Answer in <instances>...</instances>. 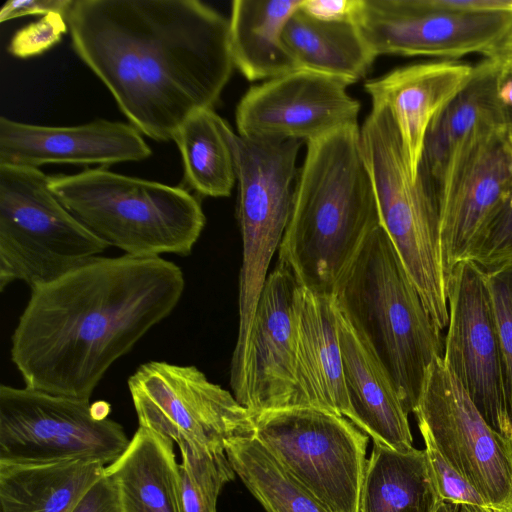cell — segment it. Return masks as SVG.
<instances>
[{
	"mask_svg": "<svg viewBox=\"0 0 512 512\" xmlns=\"http://www.w3.org/2000/svg\"><path fill=\"white\" fill-rule=\"evenodd\" d=\"M66 21L75 53L156 141L213 109L235 67L229 20L198 0H73Z\"/></svg>",
	"mask_w": 512,
	"mask_h": 512,
	"instance_id": "6da1fadb",
	"label": "cell"
},
{
	"mask_svg": "<svg viewBox=\"0 0 512 512\" xmlns=\"http://www.w3.org/2000/svg\"><path fill=\"white\" fill-rule=\"evenodd\" d=\"M185 288L162 257L97 256L31 289L11 337L25 386L90 399L112 364L168 317Z\"/></svg>",
	"mask_w": 512,
	"mask_h": 512,
	"instance_id": "7a4b0ae2",
	"label": "cell"
},
{
	"mask_svg": "<svg viewBox=\"0 0 512 512\" xmlns=\"http://www.w3.org/2000/svg\"><path fill=\"white\" fill-rule=\"evenodd\" d=\"M293 190L278 261L307 289L335 295L363 244L381 225L358 124L307 142Z\"/></svg>",
	"mask_w": 512,
	"mask_h": 512,
	"instance_id": "3957f363",
	"label": "cell"
},
{
	"mask_svg": "<svg viewBox=\"0 0 512 512\" xmlns=\"http://www.w3.org/2000/svg\"><path fill=\"white\" fill-rule=\"evenodd\" d=\"M340 310L388 371L408 413L414 411L444 338L385 229L367 238L341 280Z\"/></svg>",
	"mask_w": 512,
	"mask_h": 512,
	"instance_id": "277c9868",
	"label": "cell"
},
{
	"mask_svg": "<svg viewBox=\"0 0 512 512\" xmlns=\"http://www.w3.org/2000/svg\"><path fill=\"white\" fill-rule=\"evenodd\" d=\"M49 186L94 235L135 257L187 256L206 223L185 189L102 167L49 176Z\"/></svg>",
	"mask_w": 512,
	"mask_h": 512,
	"instance_id": "5b68a950",
	"label": "cell"
},
{
	"mask_svg": "<svg viewBox=\"0 0 512 512\" xmlns=\"http://www.w3.org/2000/svg\"><path fill=\"white\" fill-rule=\"evenodd\" d=\"M361 148L382 227L423 303L443 331L449 311L440 250V209L425 182L410 174L397 123L385 105H372L360 128Z\"/></svg>",
	"mask_w": 512,
	"mask_h": 512,
	"instance_id": "8992f818",
	"label": "cell"
},
{
	"mask_svg": "<svg viewBox=\"0 0 512 512\" xmlns=\"http://www.w3.org/2000/svg\"><path fill=\"white\" fill-rule=\"evenodd\" d=\"M109 245L59 201L38 168L0 165V290L52 282Z\"/></svg>",
	"mask_w": 512,
	"mask_h": 512,
	"instance_id": "52a82bcc",
	"label": "cell"
},
{
	"mask_svg": "<svg viewBox=\"0 0 512 512\" xmlns=\"http://www.w3.org/2000/svg\"><path fill=\"white\" fill-rule=\"evenodd\" d=\"M238 184L237 219L242 237L239 327L232 361L246 346L268 268L279 248L293 204L292 181L301 141L254 140L228 127Z\"/></svg>",
	"mask_w": 512,
	"mask_h": 512,
	"instance_id": "ba28073f",
	"label": "cell"
},
{
	"mask_svg": "<svg viewBox=\"0 0 512 512\" xmlns=\"http://www.w3.org/2000/svg\"><path fill=\"white\" fill-rule=\"evenodd\" d=\"M107 403L0 386V463L45 465L71 461L106 466L126 450L123 427Z\"/></svg>",
	"mask_w": 512,
	"mask_h": 512,
	"instance_id": "9c48e42d",
	"label": "cell"
},
{
	"mask_svg": "<svg viewBox=\"0 0 512 512\" xmlns=\"http://www.w3.org/2000/svg\"><path fill=\"white\" fill-rule=\"evenodd\" d=\"M254 436L330 512H358L369 436L349 419L315 407L265 411Z\"/></svg>",
	"mask_w": 512,
	"mask_h": 512,
	"instance_id": "30bf717a",
	"label": "cell"
},
{
	"mask_svg": "<svg viewBox=\"0 0 512 512\" xmlns=\"http://www.w3.org/2000/svg\"><path fill=\"white\" fill-rule=\"evenodd\" d=\"M128 388L139 426L178 446L225 452L229 441L254 435L250 411L193 365L143 363Z\"/></svg>",
	"mask_w": 512,
	"mask_h": 512,
	"instance_id": "8fae6325",
	"label": "cell"
},
{
	"mask_svg": "<svg viewBox=\"0 0 512 512\" xmlns=\"http://www.w3.org/2000/svg\"><path fill=\"white\" fill-rule=\"evenodd\" d=\"M420 433L497 512H512V438L495 430L436 357L413 411Z\"/></svg>",
	"mask_w": 512,
	"mask_h": 512,
	"instance_id": "7c38bea8",
	"label": "cell"
},
{
	"mask_svg": "<svg viewBox=\"0 0 512 512\" xmlns=\"http://www.w3.org/2000/svg\"><path fill=\"white\" fill-rule=\"evenodd\" d=\"M449 311L443 361L484 419L512 438L503 357L486 272L459 262L446 280Z\"/></svg>",
	"mask_w": 512,
	"mask_h": 512,
	"instance_id": "4fadbf2b",
	"label": "cell"
},
{
	"mask_svg": "<svg viewBox=\"0 0 512 512\" xmlns=\"http://www.w3.org/2000/svg\"><path fill=\"white\" fill-rule=\"evenodd\" d=\"M353 19L376 56L489 58L512 34V13L446 11L428 0H357Z\"/></svg>",
	"mask_w": 512,
	"mask_h": 512,
	"instance_id": "5bb4252c",
	"label": "cell"
},
{
	"mask_svg": "<svg viewBox=\"0 0 512 512\" xmlns=\"http://www.w3.org/2000/svg\"><path fill=\"white\" fill-rule=\"evenodd\" d=\"M345 79L305 68L251 87L236 112L238 135L254 140L309 142L358 124L360 102Z\"/></svg>",
	"mask_w": 512,
	"mask_h": 512,
	"instance_id": "9a60e30c",
	"label": "cell"
},
{
	"mask_svg": "<svg viewBox=\"0 0 512 512\" xmlns=\"http://www.w3.org/2000/svg\"><path fill=\"white\" fill-rule=\"evenodd\" d=\"M299 285L292 269L278 261L262 288L244 351L231 362L233 395L253 416L292 407Z\"/></svg>",
	"mask_w": 512,
	"mask_h": 512,
	"instance_id": "2e32d148",
	"label": "cell"
},
{
	"mask_svg": "<svg viewBox=\"0 0 512 512\" xmlns=\"http://www.w3.org/2000/svg\"><path fill=\"white\" fill-rule=\"evenodd\" d=\"M512 188L505 129L490 133L459 158L440 197V250L446 280L469 260Z\"/></svg>",
	"mask_w": 512,
	"mask_h": 512,
	"instance_id": "e0dca14e",
	"label": "cell"
},
{
	"mask_svg": "<svg viewBox=\"0 0 512 512\" xmlns=\"http://www.w3.org/2000/svg\"><path fill=\"white\" fill-rule=\"evenodd\" d=\"M152 154L131 124L98 119L77 126H44L0 118V165L138 162Z\"/></svg>",
	"mask_w": 512,
	"mask_h": 512,
	"instance_id": "ac0fdd59",
	"label": "cell"
},
{
	"mask_svg": "<svg viewBox=\"0 0 512 512\" xmlns=\"http://www.w3.org/2000/svg\"><path fill=\"white\" fill-rule=\"evenodd\" d=\"M502 71L499 57H485L474 65L468 84L427 130L418 175L439 209L441 193L459 158L479 139L506 127L499 98Z\"/></svg>",
	"mask_w": 512,
	"mask_h": 512,
	"instance_id": "d6986e66",
	"label": "cell"
},
{
	"mask_svg": "<svg viewBox=\"0 0 512 512\" xmlns=\"http://www.w3.org/2000/svg\"><path fill=\"white\" fill-rule=\"evenodd\" d=\"M473 71L474 65L465 62L431 61L400 67L365 83L372 105L387 106L397 123L413 180L429 126L465 88Z\"/></svg>",
	"mask_w": 512,
	"mask_h": 512,
	"instance_id": "ffe728a7",
	"label": "cell"
},
{
	"mask_svg": "<svg viewBox=\"0 0 512 512\" xmlns=\"http://www.w3.org/2000/svg\"><path fill=\"white\" fill-rule=\"evenodd\" d=\"M295 312V389L292 407L320 408L352 422L335 295L318 294L300 284Z\"/></svg>",
	"mask_w": 512,
	"mask_h": 512,
	"instance_id": "44dd1931",
	"label": "cell"
},
{
	"mask_svg": "<svg viewBox=\"0 0 512 512\" xmlns=\"http://www.w3.org/2000/svg\"><path fill=\"white\" fill-rule=\"evenodd\" d=\"M338 325L352 423L374 444L402 452L412 449L409 413L388 371L339 306Z\"/></svg>",
	"mask_w": 512,
	"mask_h": 512,
	"instance_id": "7402d4cb",
	"label": "cell"
},
{
	"mask_svg": "<svg viewBox=\"0 0 512 512\" xmlns=\"http://www.w3.org/2000/svg\"><path fill=\"white\" fill-rule=\"evenodd\" d=\"M104 473L117 485L123 512H180L179 464L172 440L139 426Z\"/></svg>",
	"mask_w": 512,
	"mask_h": 512,
	"instance_id": "603a6c76",
	"label": "cell"
},
{
	"mask_svg": "<svg viewBox=\"0 0 512 512\" xmlns=\"http://www.w3.org/2000/svg\"><path fill=\"white\" fill-rule=\"evenodd\" d=\"M442 500L425 448L402 452L373 445L358 512H437Z\"/></svg>",
	"mask_w": 512,
	"mask_h": 512,
	"instance_id": "cb8c5ba5",
	"label": "cell"
},
{
	"mask_svg": "<svg viewBox=\"0 0 512 512\" xmlns=\"http://www.w3.org/2000/svg\"><path fill=\"white\" fill-rule=\"evenodd\" d=\"M303 0H234L229 43L234 66L249 81L269 80L299 68L283 31Z\"/></svg>",
	"mask_w": 512,
	"mask_h": 512,
	"instance_id": "d4e9b609",
	"label": "cell"
},
{
	"mask_svg": "<svg viewBox=\"0 0 512 512\" xmlns=\"http://www.w3.org/2000/svg\"><path fill=\"white\" fill-rule=\"evenodd\" d=\"M283 40L299 68L351 84L369 72L377 57L354 19L323 20L301 8L286 23Z\"/></svg>",
	"mask_w": 512,
	"mask_h": 512,
	"instance_id": "484cf974",
	"label": "cell"
},
{
	"mask_svg": "<svg viewBox=\"0 0 512 512\" xmlns=\"http://www.w3.org/2000/svg\"><path fill=\"white\" fill-rule=\"evenodd\" d=\"M105 467L85 461L0 463V512H71Z\"/></svg>",
	"mask_w": 512,
	"mask_h": 512,
	"instance_id": "4316f807",
	"label": "cell"
},
{
	"mask_svg": "<svg viewBox=\"0 0 512 512\" xmlns=\"http://www.w3.org/2000/svg\"><path fill=\"white\" fill-rule=\"evenodd\" d=\"M228 127L213 109L206 108L192 113L173 136L182 157L185 180L203 196L227 197L235 184Z\"/></svg>",
	"mask_w": 512,
	"mask_h": 512,
	"instance_id": "83f0119b",
	"label": "cell"
},
{
	"mask_svg": "<svg viewBox=\"0 0 512 512\" xmlns=\"http://www.w3.org/2000/svg\"><path fill=\"white\" fill-rule=\"evenodd\" d=\"M225 453L236 475L266 512H330L254 435L229 441Z\"/></svg>",
	"mask_w": 512,
	"mask_h": 512,
	"instance_id": "f1b7e54d",
	"label": "cell"
},
{
	"mask_svg": "<svg viewBox=\"0 0 512 512\" xmlns=\"http://www.w3.org/2000/svg\"><path fill=\"white\" fill-rule=\"evenodd\" d=\"M180 512H217L222 488L235 477L225 452H208L180 445Z\"/></svg>",
	"mask_w": 512,
	"mask_h": 512,
	"instance_id": "f546056e",
	"label": "cell"
},
{
	"mask_svg": "<svg viewBox=\"0 0 512 512\" xmlns=\"http://www.w3.org/2000/svg\"><path fill=\"white\" fill-rule=\"evenodd\" d=\"M485 272L503 357L507 399L512 414V260Z\"/></svg>",
	"mask_w": 512,
	"mask_h": 512,
	"instance_id": "4dcf8cb0",
	"label": "cell"
},
{
	"mask_svg": "<svg viewBox=\"0 0 512 512\" xmlns=\"http://www.w3.org/2000/svg\"><path fill=\"white\" fill-rule=\"evenodd\" d=\"M425 449L434 467L442 499L458 505V512H497L442 458L431 439L421 433Z\"/></svg>",
	"mask_w": 512,
	"mask_h": 512,
	"instance_id": "1f68e13d",
	"label": "cell"
},
{
	"mask_svg": "<svg viewBox=\"0 0 512 512\" xmlns=\"http://www.w3.org/2000/svg\"><path fill=\"white\" fill-rule=\"evenodd\" d=\"M469 260L485 271L512 260V188Z\"/></svg>",
	"mask_w": 512,
	"mask_h": 512,
	"instance_id": "d6a6232c",
	"label": "cell"
},
{
	"mask_svg": "<svg viewBox=\"0 0 512 512\" xmlns=\"http://www.w3.org/2000/svg\"><path fill=\"white\" fill-rule=\"evenodd\" d=\"M67 31L68 24L64 15H44L16 31L8 45V51L17 58L40 55L57 44Z\"/></svg>",
	"mask_w": 512,
	"mask_h": 512,
	"instance_id": "836d02e7",
	"label": "cell"
},
{
	"mask_svg": "<svg viewBox=\"0 0 512 512\" xmlns=\"http://www.w3.org/2000/svg\"><path fill=\"white\" fill-rule=\"evenodd\" d=\"M71 512H123L114 480L104 473L84 493Z\"/></svg>",
	"mask_w": 512,
	"mask_h": 512,
	"instance_id": "e575fe53",
	"label": "cell"
},
{
	"mask_svg": "<svg viewBox=\"0 0 512 512\" xmlns=\"http://www.w3.org/2000/svg\"><path fill=\"white\" fill-rule=\"evenodd\" d=\"M73 0H10L0 11V22L27 15L62 14L66 17Z\"/></svg>",
	"mask_w": 512,
	"mask_h": 512,
	"instance_id": "d590c367",
	"label": "cell"
},
{
	"mask_svg": "<svg viewBox=\"0 0 512 512\" xmlns=\"http://www.w3.org/2000/svg\"><path fill=\"white\" fill-rule=\"evenodd\" d=\"M357 0H303L301 9L323 20L353 19Z\"/></svg>",
	"mask_w": 512,
	"mask_h": 512,
	"instance_id": "8d00e7d4",
	"label": "cell"
},
{
	"mask_svg": "<svg viewBox=\"0 0 512 512\" xmlns=\"http://www.w3.org/2000/svg\"><path fill=\"white\" fill-rule=\"evenodd\" d=\"M499 57L507 70L512 72V34L500 50V52L494 56Z\"/></svg>",
	"mask_w": 512,
	"mask_h": 512,
	"instance_id": "74e56055",
	"label": "cell"
},
{
	"mask_svg": "<svg viewBox=\"0 0 512 512\" xmlns=\"http://www.w3.org/2000/svg\"><path fill=\"white\" fill-rule=\"evenodd\" d=\"M437 512H458V505L451 500L443 499Z\"/></svg>",
	"mask_w": 512,
	"mask_h": 512,
	"instance_id": "f35d334b",
	"label": "cell"
},
{
	"mask_svg": "<svg viewBox=\"0 0 512 512\" xmlns=\"http://www.w3.org/2000/svg\"><path fill=\"white\" fill-rule=\"evenodd\" d=\"M505 137L509 144V146L512 148V124H508L505 127Z\"/></svg>",
	"mask_w": 512,
	"mask_h": 512,
	"instance_id": "ab89813d",
	"label": "cell"
},
{
	"mask_svg": "<svg viewBox=\"0 0 512 512\" xmlns=\"http://www.w3.org/2000/svg\"><path fill=\"white\" fill-rule=\"evenodd\" d=\"M506 125L512 124V106L503 108Z\"/></svg>",
	"mask_w": 512,
	"mask_h": 512,
	"instance_id": "60d3db41",
	"label": "cell"
}]
</instances>
